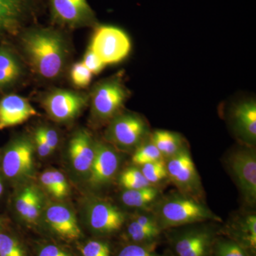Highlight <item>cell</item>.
<instances>
[{
    "instance_id": "1",
    "label": "cell",
    "mask_w": 256,
    "mask_h": 256,
    "mask_svg": "<svg viewBox=\"0 0 256 256\" xmlns=\"http://www.w3.org/2000/svg\"><path fill=\"white\" fill-rule=\"evenodd\" d=\"M22 42L24 52L36 74L46 79L60 75L67 48L60 32L50 28H32L24 34Z\"/></svg>"
},
{
    "instance_id": "2",
    "label": "cell",
    "mask_w": 256,
    "mask_h": 256,
    "mask_svg": "<svg viewBox=\"0 0 256 256\" xmlns=\"http://www.w3.org/2000/svg\"><path fill=\"white\" fill-rule=\"evenodd\" d=\"M220 220L206 206L191 197L176 196L164 202L160 210V228L181 226L204 220Z\"/></svg>"
},
{
    "instance_id": "3",
    "label": "cell",
    "mask_w": 256,
    "mask_h": 256,
    "mask_svg": "<svg viewBox=\"0 0 256 256\" xmlns=\"http://www.w3.org/2000/svg\"><path fill=\"white\" fill-rule=\"evenodd\" d=\"M128 97L129 92L120 77L98 82L90 96L92 116L101 122L112 120L122 110Z\"/></svg>"
},
{
    "instance_id": "4",
    "label": "cell",
    "mask_w": 256,
    "mask_h": 256,
    "mask_svg": "<svg viewBox=\"0 0 256 256\" xmlns=\"http://www.w3.org/2000/svg\"><path fill=\"white\" fill-rule=\"evenodd\" d=\"M89 48L106 66L109 65L119 63L129 55L131 42L121 28L102 25L96 28Z\"/></svg>"
},
{
    "instance_id": "5",
    "label": "cell",
    "mask_w": 256,
    "mask_h": 256,
    "mask_svg": "<svg viewBox=\"0 0 256 256\" xmlns=\"http://www.w3.org/2000/svg\"><path fill=\"white\" fill-rule=\"evenodd\" d=\"M216 235L210 228L186 229L170 236V250L175 256H212Z\"/></svg>"
},
{
    "instance_id": "6",
    "label": "cell",
    "mask_w": 256,
    "mask_h": 256,
    "mask_svg": "<svg viewBox=\"0 0 256 256\" xmlns=\"http://www.w3.org/2000/svg\"><path fill=\"white\" fill-rule=\"evenodd\" d=\"M148 133V124L140 116L134 114H118L111 120L106 138L120 148H132L140 146Z\"/></svg>"
},
{
    "instance_id": "7",
    "label": "cell",
    "mask_w": 256,
    "mask_h": 256,
    "mask_svg": "<svg viewBox=\"0 0 256 256\" xmlns=\"http://www.w3.org/2000/svg\"><path fill=\"white\" fill-rule=\"evenodd\" d=\"M50 9L52 20L60 26L79 28L96 23L87 0H50Z\"/></svg>"
},
{
    "instance_id": "8",
    "label": "cell",
    "mask_w": 256,
    "mask_h": 256,
    "mask_svg": "<svg viewBox=\"0 0 256 256\" xmlns=\"http://www.w3.org/2000/svg\"><path fill=\"white\" fill-rule=\"evenodd\" d=\"M88 97L68 90H54L44 98L43 106L50 118L66 122L75 118L86 107Z\"/></svg>"
},
{
    "instance_id": "9",
    "label": "cell",
    "mask_w": 256,
    "mask_h": 256,
    "mask_svg": "<svg viewBox=\"0 0 256 256\" xmlns=\"http://www.w3.org/2000/svg\"><path fill=\"white\" fill-rule=\"evenodd\" d=\"M166 164L168 176L178 188L192 196L201 188L200 178L190 152L184 148L170 156Z\"/></svg>"
},
{
    "instance_id": "10",
    "label": "cell",
    "mask_w": 256,
    "mask_h": 256,
    "mask_svg": "<svg viewBox=\"0 0 256 256\" xmlns=\"http://www.w3.org/2000/svg\"><path fill=\"white\" fill-rule=\"evenodd\" d=\"M229 164L246 200L250 204L256 201V156L252 150L234 152Z\"/></svg>"
},
{
    "instance_id": "11",
    "label": "cell",
    "mask_w": 256,
    "mask_h": 256,
    "mask_svg": "<svg viewBox=\"0 0 256 256\" xmlns=\"http://www.w3.org/2000/svg\"><path fill=\"white\" fill-rule=\"evenodd\" d=\"M33 144L28 138L16 140L5 151L3 172L6 178H18L30 174L33 168Z\"/></svg>"
},
{
    "instance_id": "12",
    "label": "cell",
    "mask_w": 256,
    "mask_h": 256,
    "mask_svg": "<svg viewBox=\"0 0 256 256\" xmlns=\"http://www.w3.org/2000/svg\"><path fill=\"white\" fill-rule=\"evenodd\" d=\"M88 218L92 230L104 236L118 232L124 222V216L120 210L106 202L92 204L89 208Z\"/></svg>"
},
{
    "instance_id": "13",
    "label": "cell",
    "mask_w": 256,
    "mask_h": 256,
    "mask_svg": "<svg viewBox=\"0 0 256 256\" xmlns=\"http://www.w3.org/2000/svg\"><path fill=\"white\" fill-rule=\"evenodd\" d=\"M34 0H0V37L14 33L32 16Z\"/></svg>"
},
{
    "instance_id": "14",
    "label": "cell",
    "mask_w": 256,
    "mask_h": 256,
    "mask_svg": "<svg viewBox=\"0 0 256 256\" xmlns=\"http://www.w3.org/2000/svg\"><path fill=\"white\" fill-rule=\"evenodd\" d=\"M118 166L119 156L116 152L104 143H96L89 182L96 186L105 184L114 178Z\"/></svg>"
},
{
    "instance_id": "15",
    "label": "cell",
    "mask_w": 256,
    "mask_h": 256,
    "mask_svg": "<svg viewBox=\"0 0 256 256\" xmlns=\"http://www.w3.org/2000/svg\"><path fill=\"white\" fill-rule=\"evenodd\" d=\"M36 114L24 98L14 94L5 96L0 100V130L22 124Z\"/></svg>"
},
{
    "instance_id": "16",
    "label": "cell",
    "mask_w": 256,
    "mask_h": 256,
    "mask_svg": "<svg viewBox=\"0 0 256 256\" xmlns=\"http://www.w3.org/2000/svg\"><path fill=\"white\" fill-rule=\"evenodd\" d=\"M45 217L50 229L60 238L74 240L82 236L75 216L66 206L60 204L52 205L47 208Z\"/></svg>"
},
{
    "instance_id": "17",
    "label": "cell",
    "mask_w": 256,
    "mask_h": 256,
    "mask_svg": "<svg viewBox=\"0 0 256 256\" xmlns=\"http://www.w3.org/2000/svg\"><path fill=\"white\" fill-rule=\"evenodd\" d=\"M68 152L74 169L80 173L90 172L95 156V144L86 130H80L75 133L69 142Z\"/></svg>"
},
{
    "instance_id": "18",
    "label": "cell",
    "mask_w": 256,
    "mask_h": 256,
    "mask_svg": "<svg viewBox=\"0 0 256 256\" xmlns=\"http://www.w3.org/2000/svg\"><path fill=\"white\" fill-rule=\"evenodd\" d=\"M234 124L239 134L248 142L256 140V104L254 100L244 101L234 108Z\"/></svg>"
},
{
    "instance_id": "19",
    "label": "cell",
    "mask_w": 256,
    "mask_h": 256,
    "mask_svg": "<svg viewBox=\"0 0 256 256\" xmlns=\"http://www.w3.org/2000/svg\"><path fill=\"white\" fill-rule=\"evenodd\" d=\"M22 66L10 50L0 48V88L14 84L22 74Z\"/></svg>"
},
{
    "instance_id": "20",
    "label": "cell",
    "mask_w": 256,
    "mask_h": 256,
    "mask_svg": "<svg viewBox=\"0 0 256 256\" xmlns=\"http://www.w3.org/2000/svg\"><path fill=\"white\" fill-rule=\"evenodd\" d=\"M150 141L159 150L163 156L170 158L183 148L182 138L176 133L168 130L154 131Z\"/></svg>"
},
{
    "instance_id": "21",
    "label": "cell",
    "mask_w": 256,
    "mask_h": 256,
    "mask_svg": "<svg viewBox=\"0 0 256 256\" xmlns=\"http://www.w3.org/2000/svg\"><path fill=\"white\" fill-rule=\"evenodd\" d=\"M242 246L250 256H255L256 250V216H248L244 220L238 230L233 234V239Z\"/></svg>"
},
{
    "instance_id": "22",
    "label": "cell",
    "mask_w": 256,
    "mask_h": 256,
    "mask_svg": "<svg viewBox=\"0 0 256 256\" xmlns=\"http://www.w3.org/2000/svg\"><path fill=\"white\" fill-rule=\"evenodd\" d=\"M161 229L144 226L136 220H132L127 228V236L133 244L156 246Z\"/></svg>"
},
{
    "instance_id": "23",
    "label": "cell",
    "mask_w": 256,
    "mask_h": 256,
    "mask_svg": "<svg viewBox=\"0 0 256 256\" xmlns=\"http://www.w3.org/2000/svg\"><path fill=\"white\" fill-rule=\"evenodd\" d=\"M158 195V190L149 186L137 190H126L121 200L126 206L140 208L154 201Z\"/></svg>"
},
{
    "instance_id": "24",
    "label": "cell",
    "mask_w": 256,
    "mask_h": 256,
    "mask_svg": "<svg viewBox=\"0 0 256 256\" xmlns=\"http://www.w3.org/2000/svg\"><path fill=\"white\" fill-rule=\"evenodd\" d=\"M212 256H250L238 242L232 239L216 238Z\"/></svg>"
},
{
    "instance_id": "25",
    "label": "cell",
    "mask_w": 256,
    "mask_h": 256,
    "mask_svg": "<svg viewBox=\"0 0 256 256\" xmlns=\"http://www.w3.org/2000/svg\"><path fill=\"white\" fill-rule=\"evenodd\" d=\"M132 160L134 164L143 166L148 163L163 160V156L150 141V142L140 146L133 154Z\"/></svg>"
},
{
    "instance_id": "26",
    "label": "cell",
    "mask_w": 256,
    "mask_h": 256,
    "mask_svg": "<svg viewBox=\"0 0 256 256\" xmlns=\"http://www.w3.org/2000/svg\"><path fill=\"white\" fill-rule=\"evenodd\" d=\"M120 182L126 190H137L150 186L141 170L134 168L124 170L120 176Z\"/></svg>"
},
{
    "instance_id": "27",
    "label": "cell",
    "mask_w": 256,
    "mask_h": 256,
    "mask_svg": "<svg viewBox=\"0 0 256 256\" xmlns=\"http://www.w3.org/2000/svg\"><path fill=\"white\" fill-rule=\"evenodd\" d=\"M141 172L150 184L159 182L168 176L166 164L163 160L143 165Z\"/></svg>"
},
{
    "instance_id": "28",
    "label": "cell",
    "mask_w": 256,
    "mask_h": 256,
    "mask_svg": "<svg viewBox=\"0 0 256 256\" xmlns=\"http://www.w3.org/2000/svg\"><path fill=\"white\" fill-rule=\"evenodd\" d=\"M0 256H26L20 242L14 237L0 232Z\"/></svg>"
},
{
    "instance_id": "29",
    "label": "cell",
    "mask_w": 256,
    "mask_h": 256,
    "mask_svg": "<svg viewBox=\"0 0 256 256\" xmlns=\"http://www.w3.org/2000/svg\"><path fill=\"white\" fill-rule=\"evenodd\" d=\"M156 246L130 242L120 250L117 256H161L156 252Z\"/></svg>"
},
{
    "instance_id": "30",
    "label": "cell",
    "mask_w": 256,
    "mask_h": 256,
    "mask_svg": "<svg viewBox=\"0 0 256 256\" xmlns=\"http://www.w3.org/2000/svg\"><path fill=\"white\" fill-rule=\"evenodd\" d=\"M92 74L82 62L74 64L70 70V78L74 85L79 88H85L90 84Z\"/></svg>"
},
{
    "instance_id": "31",
    "label": "cell",
    "mask_w": 256,
    "mask_h": 256,
    "mask_svg": "<svg viewBox=\"0 0 256 256\" xmlns=\"http://www.w3.org/2000/svg\"><path fill=\"white\" fill-rule=\"evenodd\" d=\"M37 192L38 190L36 188L32 186H28V188H24L22 191L20 192L18 198H16L15 208H16L18 214L21 216L23 218H24L28 206Z\"/></svg>"
},
{
    "instance_id": "32",
    "label": "cell",
    "mask_w": 256,
    "mask_h": 256,
    "mask_svg": "<svg viewBox=\"0 0 256 256\" xmlns=\"http://www.w3.org/2000/svg\"><path fill=\"white\" fill-rule=\"evenodd\" d=\"M84 256H110V249L105 242L90 240L82 248Z\"/></svg>"
},
{
    "instance_id": "33",
    "label": "cell",
    "mask_w": 256,
    "mask_h": 256,
    "mask_svg": "<svg viewBox=\"0 0 256 256\" xmlns=\"http://www.w3.org/2000/svg\"><path fill=\"white\" fill-rule=\"evenodd\" d=\"M82 63L85 65V66L86 67L92 74H98L100 73L106 67L105 64L102 63V62L99 60L98 57L89 48L86 53L84 55Z\"/></svg>"
},
{
    "instance_id": "34",
    "label": "cell",
    "mask_w": 256,
    "mask_h": 256,
    "mask_svg": "<svg viewBox=\"0 0 256 256\" xmlns=\"http://www.w3.org/2000/svg\"><path fill=\"white\" fill-rule=\"evenodd\" d=\"M42 198L40 192H37L35 196L28 206V212L25 216L24 220L30 224L35 223L40 216V212L42 210Z\"/></svg>"
},
{
    "instance_id": "35",
    "label": "cell",
    "mask_w": 256,
    "mask_h": 256,
    "mask_svg": "<svg viewBox=\"0 0 256 256\" xmlns=\"http://www.w3.org/2000/svg\"><path fill=\"white\" fill-rule=\"evenodd\" d=\"M54 182L55 186V197L58 198H64L68 194V186L65 176L56 170H52Z\"/></svg>"
},
{
    "instance_id": "36",
    "label": "cell",
    "mask_w": 256,
    "mask_h": 256,
    "mask_svg": "<svg viewBox=\"0 0 256 256\" xmlns=\"http://www.w3.org/2000/svg\"><path fill=\"white\" fill-rule=\"evenodd\" d=\"M34 141L36 142L37 152H38L40 156L44 158V156H48L50 154V153L53 152L50 146L47 144L44 138L42 136L38 128L35 131Z\"/></svg>"
},
{
    "instance_id": "37",
    "label": "cell",
    "mask_w": 256,
    "mask_h": 256,
    "mask_svg": "<svg viewBox=\"0 0 256 256\" xmlns=\"http://www.w3.org/2000/svg\"><path fill=\"white\" fill-rule=\"evenodd\" d=\"M38 130H40L42 136L44 138L52 150L54 151L57 146H58V141H60L58 133L56 132L54 130L46 127L40 128Z\"/></svg>"
},
{
    "instance_id": "38",
    "label": "cell",
    "mask_w": 256,
    "mask_h": 256,
    "mask_svg": "<svg viewBox=\"0 0 256 256\" xmlns=\"http://www.w3.org/2000/svg\"><path fill=\"white\" fill-rule=\"evenodd\" d=\"M38 256H72L62 248L48 244L40 249Z\"/></svg>"
},
{
    "instance_id": "39",
    "label": "cell",
    "mask_w": 256,
    "mask_h": 256,
    "mask_svg": "<svg viewBox=\"0 0 256 256\" xmlns=\"http://www.w3.org/2000/svg\"><path fill=\"white\" fill-rule=\"evenodd\" d=\"M40 180L47 191L50 192V194L55 196V186L52 171H46L44 172L40 176Z\"/></svg>"
},
{
    "instance_id": "40",
    "label": "cell",
    "mask_w": 256,
    "mask_h": 256,
    "mask_svg": "<svg viewBox=\"0 0 256 256\" xmlns=\"http://www.w3.org/2000/svg\"><path fill=\"white\" fill-rule=\"evenodd\" d=\"M134 220L141 224V225L148 227V228L161 229L160 228L156 220H153L150 217L146 216H138Z\"/></svg>"
},
{
    "instance_id": "41",
    "label": "cell",
    "mask_w": 256,
    "mask_h": 256,
    "mask_svg": "<svg viewBox=\"0 0 256 256\" xmlns=\"http://www.w3.org/2000/svg\"><path fill=\"white\" fill-rule=\"evenodd\" d=\"M161 256H175L174 254H172V252L170 250H166V252H164V255Z\"/></svg>"
},
{
    "instance_id": "42",
    "label": "cell",
    "mask_w": 256,
    "mask_h": 256,
    "mask_svg": "<svg viewBox=\"0 0 256 256\" xmlns=\"http://www.w3.org/2000/svg\"><path fill=\"white\" fill-rule=\"evenodd\" d=\"M3 190H4V186H3L1 178H0V196L2 194Z\"/></svg>"
}]
</instances>
